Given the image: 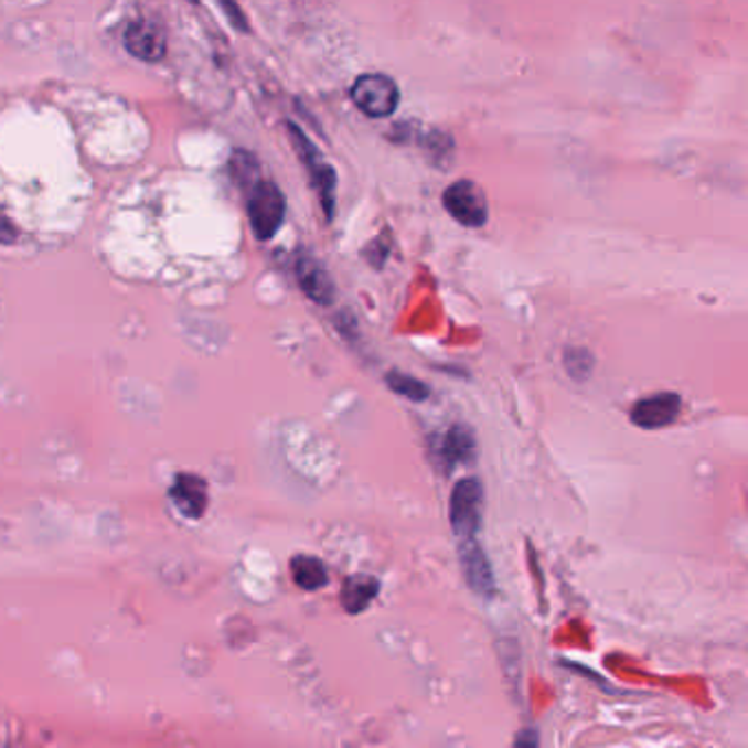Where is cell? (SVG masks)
Masks as SVG:
<instances>
[{
	"label": "cell",
	"mask_w": 748,
	"mask_h": 748,
	"mask_svg": "<svg viewBox=\"0 0 748 748\" xmlns=\"http://www.w3.org/2000/svg\"><path fill=\"white\" fill-rule=\"evenodd\" d=\"M288 132L292 137L295 150L299 152V157H301V161H303V165L310 174V183H312V188H314L321 204H323L325 217L332 220L334 211H336V185H339L334 168L323 159L319 148L306 137V132L297 124H288Z\"/></svg>",
	"instance_id": "obj_1"
},
{
	"label": "cell",
	"mask_w": 748,
	"mask_h": 748,
	"mask_svg": "<svg viewBox=\"0 0 748 748\" xmlns=\"http://www.w3.org/2000/svg\"><path fill=\"white\" fill-rule=\"evenodd\" d=\"M248 220L253 233L259 239H270L277 235L286 220V197L281 189L270 181H259L248 191Z\"/></svg>",
	"instance_id": "obj_2"
},
{
	"label": "cell",
	"mask_w": 748,
	"mask_h": 748,
	"mask_svg": "<svg viewBox=\"0 0 748 748\" xmlns=\"http://www.w3.org/2000/svg\"><path fill=\"white\" fill-rule=\"evenodd\" d=\"M483 519V485L479 479H461L450 496V525L466 543L474 541Z\"/></svg>",
	"instance_id": "obj_3"
},
{
	"label": "cell",
	"mask_w": 748,
	"mask_h": 748,
	"mask_svg": "<svg viewBox=\"0 0 748 748\" xmlns=\"http://www.w3.org/2000/svg\"><path fill=\"white\" fill-rule=\"evenodd\" d=\"M352 101L372 119H386L397 110L399 88L384 73H365L352 86Z\"/></svg>",
	"instance_id": "obj_4"
},
{
	"label": "cell",
	"mask_w": 748,
	"mask_h": 748,
	"mask_svg": "<svg viewBox=\"0 0 748 748\" xmlns=\"http://www.w3.org/2000/svg\"><path fill=\"white\" fill-rule=\"evenodd\" d=\"M446 211L468 228H481L488 222V195L474 181H457L444 191Z\"/></svg>",
	"instance_id": "obj_5"
},
{
	"label": "cell",
	"mask_w": 748,
	"mask_h": 748,
	"mask_svg": "<svg viewBox=\"0 0 748 748\" xmlns=\"http://www.w3.org/2000/svg\"><path fill=\"white\" fill-rule=\"evenodd\" d=\"M295 273H297L301 290L317 306H330L336 299V284H334L330 270L312 253L301 250L297 255Z\"/></svg>",
	"instance_id": "obj_6"
},
{
	"label": "cell",
	"mask_w": 748,
	"mask_h": 748,
	"mask_svg": "<svg viewBox=\"0 0 748 748\" xmlns=\"http://www.w3.org/2000/svg\"><path fill=\"white\" fill-rule=\"evenodd\" d=\"M681 410L683 399L678 393H656L639 399L630 410V419L643 430H659L674 424Z\"/></svg>",
	"instance_id": "obj_7"
},
{
	"label": "cell",
	"mask_w": 748,
	"mask_h": 748,
	"mask_svg": "<svg viewBox=\"0 0 748 748\" xmlns=\"http://www.w3.org/2000/svg\"><path fill=\"white\" fill-rule=\"evenodd\" d=\"M124 44L139 60L159 62L168 51V35L159 22L143 18L126 29Z\"/></svg>",
	"instance_id": "obj_8"
},
{
	"label": "cell",
	"mask_w": 748,
	"mask_h": 748,
	"mask_svg": "<svg viewBox=\"0 0 748 748\" xmlns=\"http://www.w3.org/2000/svg\"><path fill=\"white\" fill-rule=\"evenodd\" d=\"M461 566H463L466 579L472 586V590H477L483 597L494 595V590H496L494 573H492V566L485 558L483 549L477 545V541H466L461 545Z\"/></svg>",
	"instance_id": "obj_9"
},
{
	"label": "cell",
	"mask_w": 748,
	"mask_h": 748,
	"mask_svg": "<svg viewBox=\"0 0 748 748\" xmlns=\"http://www.w3.org/2000/svg\"><path fill=\"white\" fill-rule=\"evenodd\" d=\"M172 501L177 510L191 521H197L206 510V485L200 477L179 474L172 485Z\"/></svg>",
	"instance_id": "obj_10"
},
{
	"label": "cell",
	"mask_w": 748,
	"mask_h": 748,
	"mask_svg": "<svg viewBox=\"0 0 748 748\" xmlns=\"http://www.w3.org/2000/svg\"><path fill=\"white\" fill-rule=\"evenodd\" d=\"M477 452V441L470 428L457 424L452 426L446 437L441 439V448H439V457L444 459V463L448 468H455L459 463H468L474 459Z\"/></svg>",
	"instance_id": "obj_11"
},
{
	"label": "cell",
	"mask_w": 748,
	"mask_h": 748,
	"mask_svg": "<svg viewBox=\"0 0 748 748\" xmlns=\"http://www.w3.org/2000/svg\"><path fill=\"white\" fill-rule=\"evenodd\" d=\"M377 590L380 584L372 575H352L343 584L341 603L350 615H359L374 601Z\"/></svg>",
	"instance_id": "obj_12"
},
{
	"label": "cell",
	"mask_w": 748,
	"mask_h": 748,
	"mask_svg": "<svg viewBox=\"0 0 748 748\" xmlns=\"http://www.w3.org/2000/svg\"><path fill=\"white\" fill-rule=\"evenodd\" d=\"M290 570H292L295 584L301 586L303 590H317V588L328 584V570L319 558L297 556L295 560L290 562Z\"/></svg>",
	"instance_id": "obj_13"
},
{
	"label": "cell",
	"mask_w": 748,
	"mask_h": 748,
	"mask_svg": "<svg viewBox=\"0 0 748 748\" xmlns=\"http://www.w3.org/2000/svg\"><path fill=\"white\" fill-rule=\"evenodd\" d=\"M384 380H386V386L393 393H397V395H402L410 402H426L430 397V386L426 382L413 377V375L393 370V372L384 375Z\"/></svg>",
	"instance_id": "obj_14"
},
{
	"label": "cell",
	"mask_w": 748,
	"mask_h": 748,
	"mask_svg": "<svg viewBox=\"0 0 748 748\" xmlns=\"http://www.w3.org/2000/svg\"><path fill=\"white\" fill-rule=\"evenodd\" d=\"M228 168H231V174L235 179V183L246 191L255 188L261 179H259V163L257 159L246 152V150H235L231 161H228Z\"/></svg>",
	"instance_id": "obj_15"
},
{
	"label": "cell",
	"mask_w": 748,
	"mask_h": 748,
	"mask_svg": "<svg viewBox=\"0 0 748 748\" xmlns=\"http://www.w3.org/2000/svg\"><path fill=\"white\" fill-rule=\"evenodd\" d=\"M564 365L575 380H584L592 372V356L586 350H566Z\"/></svg>",
	"instance_id": "obj_16"
},
{
	"label": "cell",
	"mask_w": 748,
	"mask_h": 748,
	"mask_svg": "<svg viewBox=\"0 0 748 748\" xmlns=\"http://www.w3.org/2000/svg\"><path fill=\"white\" fill-rule=\"evenodd\" d=\"M386 233L382 237H375L374 242L365 248V257L367 261L374 266V268H382L386 257H388V250H391V242H384Z\"/></svg>",
	"instance_id": "obj_17"
},
{
	"label": "cell",
	"mask_w": 748,
	"mask_h": 748,
	"mask_svg": "<svg viewBox=\"0 0 748 748\" xmlns=\"http://www.w3.org/2000/svg\"><path fill=\"white\" fill-rule=\"evenodd\" d=\"M222 9L226 11L231 24L239 31H248V22H246V15L242 13V9L235 4V2H222Z\"/></svg>",
	"instance_id": "obj_18"
},
{
	"label": "cell",
	"mask_w": 748,
	"mask_h": 748,
	"mask_svg": "<svg viewBox=\"0 0 748 748\" xmlns=\"http://www.w3.org/2000/svg\"><path fill=\"white\" fill-rule=\"evenodd\" d=\"M15 239H18L15 226L4 215H0V244H13Z\"/></svg>",
	"instance_id": "obj_19"
},
{
	"label": "cell",
	"mask_w": 748,
	"mask_h": 748,
	"mask_svg": "<svg viewBox=\"0 0 748 748\" xmlns=\"http://www.w3.org/2000/svg\"><path fill=\"white\" fill-rule=\"evenodd\" d=\"M516 748H538V736L534 731H525L519 736Z\"/></svg>",
	"instance_id": "obj_20"
}]
</instances>
